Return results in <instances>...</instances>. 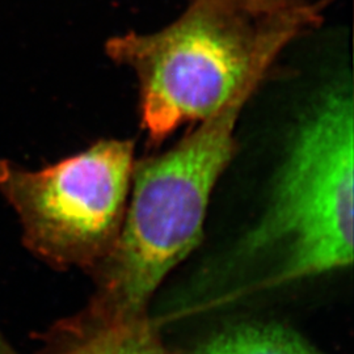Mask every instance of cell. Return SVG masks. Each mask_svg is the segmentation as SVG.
Here are the masks:
<instances>
[{
  "instance_id": "cell-1",
  "label": "cell",
  "mask_w": 354,
  "mask_h": 354,
  "mask_svg": "<svg viewBox=\"0 0 354 354\" xmlns=\"http://www.w3.org/2000/svg\"><path fill=\"white\" fill-rule=\"evenodd\" d=\"M324 0L270 7L251 0H189L152 33L111 38L105 50L138 83L140 120L152 147L185 124L203 122L282 50L320 21Z\"/></svg>"
},
{
  "instance_id": "cell-2",
  "label": "cell",
  "mask_w": 354,
  "mask_h": 354,
  "mask_svg": "<svg viewBox=\"0 0 354 354\" xmlns=\"http://www.w3.org/2000/svg\"><path fill=\"white\" fill-rule=\"evenodd\" d=\"M266 75L253 76L169 150L136 160L124 225L91 274L96 291L89 302L147 311L165 277L197 248L215 187L236 152V125Z\"/></svg>"
},
{
  "instance_id": "cell-3",
  "label": "cell",
  "mask_w": 354,
  "mask_h": 354,
  "mask_svg": "<svg viewBox=\"0 0 354 354\" xmlns=\"http://www.w3.org/2000/svg\"><path fill=\"white\" fill-rule=\"evenodd\" d=\"M353 89L339 79L307 108L266 210L241 239V261H269L261 288L324 276L353 263Z\"/></svg>"
},
{
  "instance_id": "cell-4",
  "label": "cell",
  "mask_w": 354,
  "mask_h": 354,
  "mask_svg": "<svg viewBox=\"0 0 354 354\" xmlns=\"http://www.w3.org/2000/svg\"><path fill=\"white\" fill-rule=\"evenodd\" d=\"M134 165L133 140H100L38 171L0 160V193L32 252L58 269L92 274L120 236Z\"/></svg>"
},
{
  "instance_id": "cell-5",
  "label": "cell",
  "mask_w": 354,
  "mask_h": 354,
  "mask_svg": "<svg viewBox=\"0 0 354 354\" xmlns=\"http://www.w3.org/2000/svg\"><path fill=\"white\" fill-rule=\"evenodd\" d=\"M35 354H171L147 311H111L89 302L41 335Z\"/></svg>"
},
{
  "instance_id": "cell-6",
  "label": "cell",
  "mask_w": 354,
  "mask_h": 354,
  "mask_svg": "<svg viewBox=\"0 0 354 354\" xmlns=\"http://www.w3.org/2000/svg\"><path fill=\"white\" fill-rule=\"evenodd\" d=\"M189 354H324L279 323H241L222 329Z\"/></svg>"
},
{
  "instance_id": "cell-7",
  "label": "cell",
  "mask_w": 354,
  "mask_h": 354,
  "mask_svg": "<svg viewBox=\"0 0 354 354\" xmlns=\"http://www.w3.org/2000/svg\"><path fill=\"white\" fill-rule=\"evenodd\" d=\"M256 3H263L268 6H277V7H290V6H298V4H304L310 0H251Z\"/></svg>"
},
{
  "instance_id": "cell-8",
  "label": "cell",
  "mask_w": 354,
  "mask_h": 354,
  "mask_svg": "<svg viewBox=\"0 0 354 354\" xmlns=\"http://www.w3.org/2000/svg\"><path fill=\"white\" fill-rule=\"evenodd\" d=\"M0 354H19L10 345V342L6 340V337L1 335V332H0Z\"/></svg>"
}]
</instances>
